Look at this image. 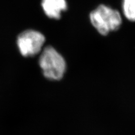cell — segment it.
I'll use <instances>...</instances> for the list:
<instances>
[{
    "label": "cell",
    "mask_w": 135,
    "mask_h": 135,
    "mask_svg": "<svg viewBox=\"0 0 135 135\" xmlns=\"http://www.w3.org/2000/svg\"><path fill=\"white\" fill-rule=\"evenodd\" d=\"M39 63L46 78L59 80L62 78L66 69L64 59L51 46L46 47L42 52Z\"/></svg>",
    "instance_id": "7a4b0ae2"
},
{
    "label": "cell",
    "mask_w": 135,
    "mask_h": 135,
    "mask_svg": "<svg viewBox=\"0 0 135 135\" xmlns=\"http://www.w3.org/2000/svg\"><path fill=\"white\" fill-rule=\"evenodd\" d=\"M123 11L126 18L135 22V0H123Z\"/></svg>",
    "instance_id": "5b68a950"
},
{
    "label": "cell",
    "mask_w": 135,
    "mask_h": 135,
    "mask_svg": "<svg viewBox=\"0 0 135 135\" xmlns=\"http://www.w3.org/2000/svg\"><path fill=\"white\" fill-rule=\"evenodd\" d=\"M42 6L49 18L58 19L66 10L67 3L65 0H42Z\"/></svg>",
    "instance_id": "277c9868"
},
{
    "label": "cell",
    "mask_w": 135,
    "mask_h": 135,
    "mask_svg": "<svg viewBox=\"0 0 135 135\" xmlns=\"http://www.w3.org/2000/svg\"><path fill=\"white\" fill-rule=\"evenodd\" d=\"M90 19L93 26L103 36L117 31L122 24L119 12L105 5H101L91 12Z\"/></svg>",
    "instance_id": "6da1fadb"
},
{
    "label": "cell",
    "mask_w": 135,
    "mask_h": 135,
    "mask_svg": "<svg viewBox=\"0 0 135 135\" xmlns=\"http://www.w3.org/2000/svg\"><path fill=\"white\" fill-rule=\"evenodd\" d=\"M45 41V37L41 33L29 30L22 33L19 36L18 45L23 56H32L40 52Z\"/></svg>",
    "instance_id": "3957f363"
}]
</instances>
